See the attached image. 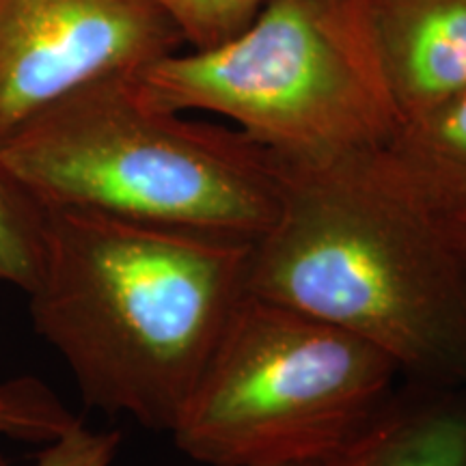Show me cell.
Instances as JSON below:
<instances>
[{"instance_id":"6da1fadb","label":"cell","mask_w":466,"mask_h":466,"mask_svg":"<svg viewBox=\"0 0 466 466\" xmlns=\"http://www.w3.org/2000/svg\"><path fill=\"white\" fill-rule=\"evenodd\" d=\"M277 160L279 209L250 242L247 294L370 341L408 382L466 389L462 268L384 145Z\"/></svg>"},{"instance_id":"7a4b0ae2","label":"cell","mask_w":466,"mask_h":466,"mask_svg":"<svg viewBox=\"0 0 466 466\" xmlns=\"http://www.w3.org/2000/svg\"><path fill=\"white\" fill-rule=\"evenodd\" d=\"M250 242L50 206L33 324L86 406L168 432L247 296Z\"/></svg>"},{"instance_id":"3957f363","label":"cell","mask_w":466,"mask_h":466,"mask_svg":"<svg viewBox=\"0 0 466 466\" xmlns=\"http://www.w3.org/2000/svg\"><path fill=\"white\" fill-rule=\"evenodd\" d=\"M48 206L255 240L277 217L272 151L236 127L151 106L130 76L63 97L0 145Z\"/></svg>"},{"instance_id":"277c9868","label":"cell","mask_w":466,"mask_h":466,"mask_svg":"<svg viewBox=\"0 0 466 466\" xmlns=\"http://www.w3.org/2000/svg\"><path fill=\"white\" fill-rule=\"evenodd\" d=\"M130 83L151 106L223 116L281 158L380 147L400 126L354 0H270L227 42L171 52Z\"/></svg>"},{"instance_id":"5b68a950","label":"cell","mask_w":466,"mask_h":466,"mask_svg":"<svg viewBox=\"0 0 466 466\" xmlns=\"http://www.w3.org/2000/svg\"><path fill=\"white\" fill-rule=\"evenodd\" d=\"M400 378L370 341L247 294L168 434L208 466L318 464L387 404Z\"/></svg>"},{"instance_id":"8992f818","label":"cell","mask_w":466,"mask_h":466,"mask_svg":"<svg viewBox=\"0 0 466 466\" xmlns=\"http://www.w3.org/2000/svg\"><path fill=\"white\" fill-rule=\"evenodd\" d=\"M182 48L149 0H0V145L63 97Z\"/></svg>"},{"instance_id":"52a82bcc","label":"cell","mask_w":466,"mask_h":466,"mask_svg":"<svg viewBox=\"0 0 466 466\" xmlns=\"http://www.w3.org/2000/svg\"><path fill=\"white\" fill-rule=\"evenodd\" d=\"M398 121L466 89V0H354Z\"/></svg>"},{"instance_id":"ba28073f","label":"cell","mask_w":466,"mask_h":466,"mask_svg":"<svg viewBox=\"0 0 466 466\" xmlns=\"http://www.w3.org/2000/svg\"><path fill=\"white\" fill-rule=\"evenodd\" d=\"M318 466H466L464 387L408 382Z\"/></svg>"},{"instance_id":"9c48e42d","label":"cell","mask_w":466,"mask_h":466,"mask_svg":"<svg viewBox=\"0 0 466 466\" xmlns=\"http://www.w3.org/2000/svg\"><path fill=\"white\" fill-rule=\"evenodd\" d=\"M384 149L436 212L466 206V89L401 121Z\"/></svg>"},{"instance_id":"30bf717a","label":"cell","mask_w":466,"mask_h":466,"mask_svg":"<svg viewBox=\"0 0 466 466\" xmlns=\"http://www.w3.org/2000/svg\"><path fill=\"white\" fill-rule=\"evenodd\" d=\"M50 206L0 162V281L33 291L46 261Z\"/></svg>"},{"instance_id":"8fae6325","label":"cell","mask_w":466,"mask_h":466,"mask_svg":"<svg viewBox=\"0 0 466 466\" xmlns=\"http://www.w3.org/2000/svg\"><path fill=\"white\" fill-rule=\"evenodd\" d=\"M78 423L74 412L39 378L0 380V436L48 445ZM0 466H7L3 458Z\"/></svg>"},{"instance_id":"7c38bea8","label":"cell","mask_w":466,"mask_h":466,"mask_svg":"<svg viewBox=\"0 0 466 466\" xmlns=\"http://www.w3.org/2000/svg\"><path fill=\"white\" fill-rule=\"evenodd\" d=\"M190 50L212 48L238 35L270 0H149Z\"/></svg>"},{"instance_id":"4fadbf2b","label":"cell","mask_w":466,"mask_h":466,"mask_svg":"<svg viewBox=\"0 0 466 466\" xmlns=\"http://www.w3.org/2000/svg\"><path fill=\"white\" fill-rule=\"evenodd\" d=\"M119 442V432H96L80 421L61 439L48 442L35 466H110Z\"/></svg>"},{"instance_id":"5bb4252c","label":"cell","mask_w":466,"mask_h":466,"mask_svg":"<svg viewBox=\"0 0 466 466\" xmlns=\"http://www.w3.org/2000/svg\"><path fill=\"white\" fill-rule=\"evenodd\" d=\"M442 223H445L447 236H450L451 247L456 250V258L462 268V275L466 281V206L453 208L450 212L441 214Z\"/></svg>"},{"instance_id":"9a60e30c","label":"cell","mask_w":466,"mask_h":466,"mask_svg":"<svg viewBox=\"0 0 466 466\" xmlns=\"http://www.w3.org/2000/svg\"><path fill=\"white\" fill-rule=\"evenodd\" d=\"M291 466H318V464H291Z\"/></svg>"}]
</instances>
